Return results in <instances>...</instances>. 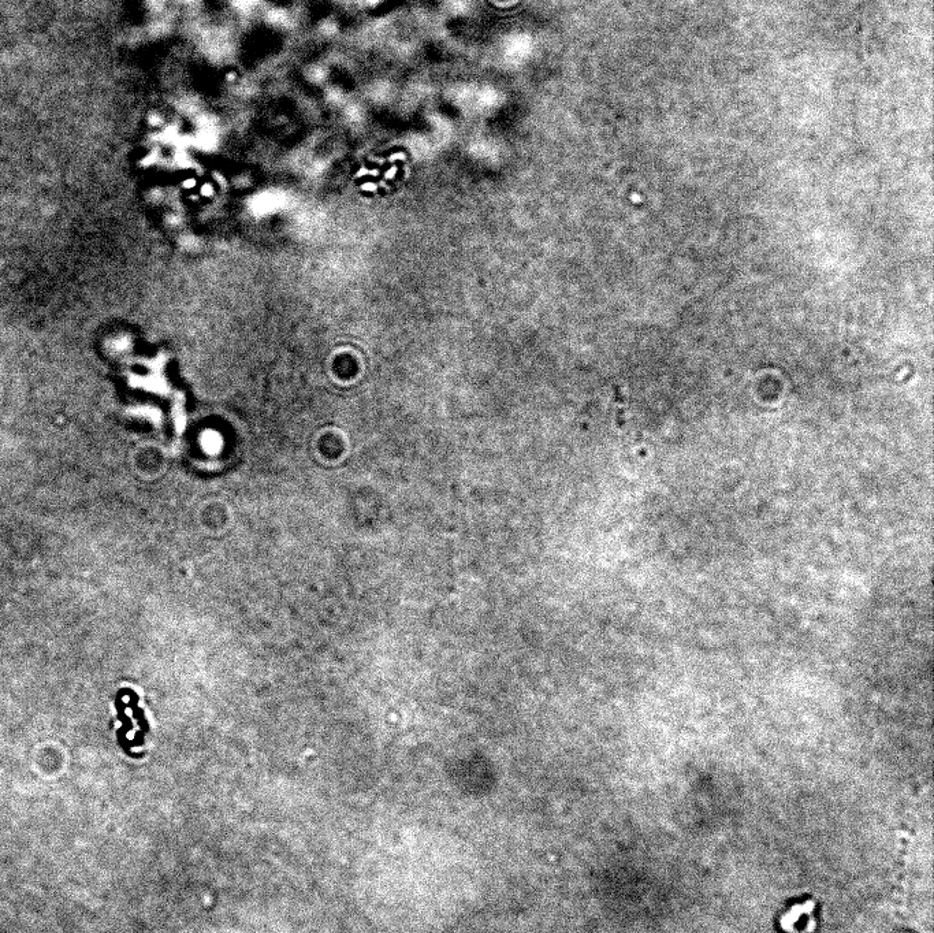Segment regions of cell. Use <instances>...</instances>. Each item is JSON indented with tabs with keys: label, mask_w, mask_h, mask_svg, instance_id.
Listing matches in <instances>:
<instances>
[{
	"label": "cell",
	"mask_w": 934,
	"mask_h": 933,
	"mask_svg": "<svg viewBox=\"0 0 934 933\" xmlns=\"http://www.w3.org/2000/svg\"><path fill=\"white\" fill-rule=\"evenodd\" d=\"M813 908V903L795 906L794 909H791L790 912L785 914L783 920H781V927H783L785 931L790 932L811 931V929H813V921H811L810 914L813 912Z\"/></svg>",
	"instance_id": "cell-1"
}]
</instances>
